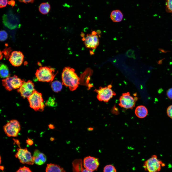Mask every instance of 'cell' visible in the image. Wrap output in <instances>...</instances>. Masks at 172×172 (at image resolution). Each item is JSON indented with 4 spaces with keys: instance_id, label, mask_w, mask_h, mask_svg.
Returning a JSON list of instances; mask_svg holds the SVG:
<instances>
[{
    "instance_id": "6da1fadb",
    "label": "cell",
    "mask_w": 172,
    "mask_h": 172,
    "mask_svg": "<svg viewBox=\"0 0 172 172\" xmlns=\"http://www.w3.org/2000/svg\"><path fill=\"white\" fill-rule=\"evenodd\" d=\"M61 77L62 84L68 87L71 91L75 90L80 84V78L75 70L69 67L64 68Z\"/></svg>"
},
{
    "instance_id": "7a4b0ae2",
    "label": "cell",
    "mask_w": 172,
    "mask_h": 172,
    "mask_svg": "<svg viewBox=\"0 0 172 172\" xmlns=\"http://www.w3.org/2000/svg\"><path fill=\"white\" fill-rule=\"evenodd\" d=\"M54 70L47 66L40 67L37 70L35 75L38 80L40 81L50 82L54 79L57 73H54Z\"/></svg>"
},
{
    "instance_id": "3957f363",
    "label": "cell",
    "mask_w": 172,
    "mask_h": 172,
    "mask_svg": "<svg viewBox=\"0 0 172 172\" xmlns=\"http://www.w3.org/2000/svg\"><path fill=\"white\" fill-rule=\"evenodd\" d=\"M27 99L30 107L35 111L43 110L45 105L41 93L35 90Z\"/></svg>"
},
{
    "instance_id": "277c9868",
    "label": "cell",
    "mask_w": 172,
    "mask_h": 172,
    "mask_svg": "<svg viewBox=\"0 0 172 172\" xmlns=\"http://www.w3.org/2000/svg\"><path fill=\"white\" fill-rule=\"evenodd\" d=\"M165 165L156 155H153L145 162L143 166L145 170L148 172H158L161 170L162 167Z\"/></svg>"
},
{
    "instance_id": "5b68a950",
    "label": "cell",
    "mask_w": 172,
    "mask_h": 172,
    "mask_svg": "<svg viewBox=\"0 0 172 172\" xmlns=\"http://www.w3.org/2000/svg\"><path fill=\"white\" fill-rule=\"evenodd\" d=\"M111 84L107 86L102 87L100 86L97 89H95L94 91L97 93V97L100 101L108 102L113 96L116 95V93L112 90Z\"/></svg>"
},
{
    "instance_id": "8992f818",
    "label": "cell",
    "mask_w": 172,
    "mask_h": 172,
    "mask_svg": "<svg viewBox=\"0 0 172 172\" xmlns=\"http://www.w3.org/2000/svg\"><path fill=\"white\" fill-rule=\"evenodd\" d=\"M2 84L6 90L10 91L13 89H19L25 81L14 75L12 76H10L4 78L2 80Z\"/></svg>"
},
{
    "instance_id": "52a82bcc",
    "label": "cell",
    "mask_w": 172,
    "mask_h": 172,
    "mask_svg": "<svg viewBox=\"0 0 172 172\" xmlns=\"http://www.w3.org/2000/svg\"><path fill=\"white\" fill-rule=\"evenodd\" d=\"M138 98L131 96L129 92L123 93L119 99V106L127 109H132L135 107Z\"/></svg>"
},
{
    "instance_id": "ba28073f",
    "label": "cell",
    "mask_w": 172,
    "mask_h": 172,
    "mask_svg": "<svg viewBox=\"0 0 172 172\" xmlns=\"http://www.w3.org/2000/svg\"><path fill=\"white\" fill-rule=\"evenodd\" d=\"M5 134L8 137H16L17 136L21 129L19 122L16 119L9 121L3 127Z\"/></svg>"
},
{
    "instance_id": "9c48e42d",
    "label": "cell",
    "mask_w": 172,
    "mask_h": 172,
    "mask_svg": "<svg viewBox=\"0 0 172 172\" xmlns=\"http://www.w3.org/2000/svg\"><path fill=\"white\" fill-rule=\"evenodd\" d=\"M17 151L15 155V156L19 159L20 162L30 165L34 164L32 156L27 148L23 149L20 147L17 148Z\"/></svg>"
},
{
    "instance_id": "30bf717a",
    "label": "cell",
    "mask_w": 172,
    "mask_h": 172,
    "mask_svg": "<svg viewBox=\"0 0 172 172\" xmlns=\"http://www.w3.org/2000/svg\"><path fill=\"white\" fill-rule=\"evenodd\" d=\"M35 90L34 83L31 81H24L22 86L17 90L24 98H28Z\"/></svg>"
},
{
    "instance_id": "8fae6325",
    "label": "cell",
    "mask_w": 172,
    "mask_h": 172,
    "mask_svg": "<svg viewBox=\"0 0 172 172\" xmlns=\"http://www.w3.org/2000/svg\"><path fill=\"white\" fill-rule=\"evenodd\" d=\"M82 40L86 48L93 49H95L99 44L98 36L91 33L87 34L85 38H83Z\"/></svg>"
},
{
    "instance_id": "7c38bea8",
    "label": "cell",
    "mask_w": 172,
    "mask_h": 172,
    "mask_svg": "<svg viewBox=\"0 0 172 172\" xmlns=\"http://www.w3.org/2000/svg\"><path fill=\"white\" fill-rule=\"evenodd\" d=\"M99 164L98 159L89 156L83 160V166L85 168L93 171L97 170Z\"/></svg>"
},
{
    "instance_id": "4fadbf2b",
    "label": "cell",
    "mask_w": 172,
    "mask_h": 172,
    "mask_svg": "<svg viewBox=\"0 0 172 172\" xmlns=\"http://www.w3.org/2000/svg\"><path fill=\"white\" fill-rule=\"evenodd\" d=\"M24 56L20 51H13L9 56V61L12 65L16 67L20 66L23 61Z\"/></svg>"
},
{
    "instance_id": "5bb4252c",
    "label": "cell",
    "mask_w": 172,
    "mask_h": 172,
    "mask_svg": "<svg viewBox=\"0 0 172 172\" xmlns=\"http://www.w3.org/2000/svg\"><path fill=\"white\" fill-rule=\"evenodd\" d=\"M32 157L34 163L38 165L43 164L47 160L45 155L37 149L34 150Z\"/></svg>"
},
{
    "instance_id": "9a60e30c",
    "label": "cell",
    "mask_w": 172,
    "mask_h": 172,
    "mask_svg": "<svg viewBox=\"0 0 172 172\" xmlns=\"http://www.w3.org/2000/svg\"><path fill=\"white\" fill-rule=\"evenodd\" d=\"M135 113L136 116L140 118H143L147 116L148 110L145 106L141 105L137 106L135 109Z\"/></svg>"
},
{
    "instance_id": "2e32d148",
    "label": "cell",
    "mask_w": 172,
    "mask_h": 172,
    "mask_svg": "<svg viewBox=\"0 0 172 172\" xmlns=\"http://www.w3.org/2000/svg\"><path fill=\"white\" fill-rule=\"evenodd\" d=\"M110 17L113 22H119L122 20L123 18V15L120 11L116 10L113 11L111 12Z\"/></svg>"
},
{
    "instance_id": "e0dca14e",
    "label": "cell",
    "mask_w": 172,
    "mask_h": 172,
    "mask_svg": "<svg viewBox=\"0 0 172 172\" xmlns=\"http://www.w3.org/2000/svg\"><path fill=\"white\" fill-rule=\"evenodd\" d=\"M45 172H65V171L63 168L60 166L50 163L47 164Z\"/></svg>"
},
{
    "instance_id": "ac0fdd59",
    "label": "cell",
    "mask_w": 172,
    "mask_h": 172,
    "mask_svg": "<svg viewBox=\"0 0 172 172\" xmlns=\"http://www.w3.org/2000/svg\"><path fill=\"white\" fill-rule=\"evenodd\" d=\"M82 162L81 159H76L72 162L73 172H82L83 169L82 166Z\"/></svg>"
},
{
    "instance_id": "d6986e66",
    "label": "cell",
    "mask_w": 172,
    "mask_h": 172,
    "mask_svg": "<svg viewBox=\"0 0 172 172\" xmlns=\"http://www.w3.org/2000/svg\"><path fill=\"white\" fill-rule=\"evenodd\" d=\"M50 8V5L48 2H43L40 4L38 9L41 13L45 15L49 12Z\"/></svg>"
},
{
    "instance_id": "ffe728a7",
    "label": "cell",
    "mask_w": 172,
    "mask_h": 172,
    "mask_svg": "<svg viewBox=\"0 0 172 172\" xmlns=\"http://www.w3.org/2000/svg\"><path fill=\"white\" fill-rule=\"evenodd\" d=\"M0 77L5 78L9 76L8 68L7 66L4 64L0 65Z\"/></svg>"
},
{
    "instance_id": "44dd1931",
    "label": "cell",
    "mask_w": 172,
    "mask_h": 172,
    "mask_svg": "<svg viewBox=\"0 0 172 172\" xmlns=\"http://www.w3.org/2000/svg\"><path fill=\"white\" fill-rule=\"evenodd\" d=\"M62 84L59 81H55L52 82L51 86L53 91L58 92L61 90L62 88Z\"/></svg>"
},
{
    "instance_id": "7402d4cb",
    "label": "cell",
    "mask_w": 172,
    "mask_h": 172,
    "mask_svg": "<svg viewBox=\"0 0 172 172\" xmlns=\"http://www.w3.org/2000/svg\"><path fill=\"white\" fill-rule=\"evenodd\" d=\"M103 172H117V171L114 166L111 165H108L104 167Z\"/></svg>"
},
{
    "instance_id": "603a6c76",
    "label": "cell",
    "mask_w": 172,
    "mask_h": 172,
    "mask_svg": "<svg viewBox=\"0 0 172 172\" xmlns=\"http://www.w3.org/2000/svg\"><path fill=\"white\" fill-rule=\"evenodd\" d=\"M46 105L52 107H55L57 105L55 99L52 97H50L45 103Z\"/></svg>"
},
{
    "instance_id": "cb8c5ba5",
    "label": "cell",
    "mask_w": 172,
    "mask_h": 172,
    "mask_svg": "<svg viewBox=\"0 0 172 172\" xmlns=\"http://www.w3.org/2000/svg\"><path fill=\"white\" fill-rule=\"evenodd\" d=\"M166 10L168 12H172V0H167L166 4Z\"/></svg>"
},
{
    "instance_id": "d4e9b609",
    "label": "cell",
    "mask_w": 172,
    "mask_h": 172,
    "mask_svg": "<svg viewBox=\"0 0 172 172\" xmlns=\"http://www.w3.org/2000/svg\"><path fill=\"white\" fill-rule=\"evenodd\" d=\"M8 38V34L5 30H1L0 32V40L1 41H5Z\"/></svg>"
},
{
    "instance_id": "484cf974",
    "label": "cell",
    "mask_w": 172,
    "mask_h": 172,
    "mask_svg": "<svg viewBox=\"0 0 172 172\" xmlns=\"http://www.w3.org/2000/svg\"><path fill=\"white\" fill-rule=\"evenodd\" d=\"M16 172H32L30 169L25 166L20 167Z\"/></svg>"
},
{
    "instance_id": "4316f807",
    "label": "cell",
    "mask_w": 172,
    "mask_h": 172,
    "mask_svg": "<svg viewBox=\"0 0 172 172\" xmlns=\"http://www.w3.org/2000/svg\"><path fill=\"white\" fill-rule=\"evenodd\" d=\"M167 113L168 116L172 119V105H170L167 108Z\"/></svg>"
},
{
    "instance_id": "83f0119b",
    "label": "cell",
    "mask_w": 172,
    "mask_h": 172,
    "mask_svg": "<svg viewBox=\"0 0 172 172\" xmlns=\"http://www.w3.org/2000/svg\"><path fill=\"white\" fill-rule=\"evenodd\" d=\"M0 7L2 8L6 7L8 4V0H0Z\"/></svg>"
},
{
    "instance_id": "f1b7e54d",
    "label": "cell",
    "mask_w": 172,
    "mask_h": 172,
    "mask_svg": "<svg viewBox=\"0 0 172 172\" xmlns=\"http://www.w3.org/2000/svg\"><path fill=\"white\" fill-rule=\"evenodd\" d=\"M167 95L168 98L172 99V88H170L167 90Z\"/></svg>"
},
{
    "instance_id": "f546056e",
    "label": "cell",
    "mask_w": 172,
    "mask_h": 172,
    "mask_svg": "<svg viewBox=\"0 0 172 172\" xmlns=\"http://www.w3.org/2000/svg\"><path fill=\"white\" fill-rule=\"evenodd\" d=\"M19 1L21 2L27 3H33L34 0H18Z\"/></svg>"
},
{
    "instance_id": "4dcf8cb0",
    "label": "cell",
    "mask_w": 172,
    "mask_h": 172,
    "mask_svg": "<svg viewBox=\"0 0 172 172\" xmlns=\"http://www.w3.org/2000/svg\"><path fill=\"white\" fill-rule=\"evenodd\" d=\"M8 4L13 7L15 5V1L14 0H10L8 1Z\"/></svg>"
},
{
    "instance_id": "1f68e13d",
    "label": "cell",
    "mask_w": 172,
    "mask_h": 172,
    "mask_svg": "<svg viewBox=\"0 0 172 172\" xmlns=\"http://www.w3.org/2000/svg\"><path fill=\"white\" fill-rule=\"evenodd\" d=\"M26 143L27 144L30 145H32L33 144L32 140L29 138L26 140Z\"/></svg>"
},
{
    "instance_id": "d6a6232c",
    "label": "cell",
    "mask_w": 172,
    "mask_h": 172,
    "mask_svg": "<svg viewBox=\"0 0 172 172\" xmlns=\"http://www.w3.org/2000/svg\"><path fill=\"white\" fill-rule=\"evenodd\" d=\"M82 172H93V171H90L85 168V169L83 168Z\"/></svg>"
},
{
    "instance_id": "836d02e7",
    "label": "cell",
    "mask_w": 172,
    "mask_h": 172,
    "mask_svg": "<svg viewBox=\"0 0 172 172\" xmlns=\"http://www.w3.org/2000/svg\"><path fill=\"white\" fill-rule=\"evenodd\" d=\"M48 127L50 129H54L55 128L54 125L52 124H49L48 125Z\"/></svg>"
},
{
    "instance_id": "e575fe53",
    "label": "cell",
    "mask_w": 172,
    "mask_h": 172,
    "mask_svg": "<svg viewBox=\"0 0 172 172\" xmlns=\"http://www.w3.org/2000/svg\"><path fill=\"white\" fill-rule=\"evenodd\" d=\"M94 129L92 127H89L87 129V130L89 131H92Z\"/></svg>"
},
{
    "instance_id": "d590c367",
    "label": "cell",
    "mask_w": 172,
    "mask_h": 172,
    "mask_svg": "<svg viewBox=\"0 0 172 172\" xmlns=\"http://www.w3.org/2000/svg\"><path fill=\"white\" fill-rule=\"evenodd\" d=\"M0 59H1L2 58L3 56L2 54V53L1 51H0Z\"/></svg>"
},
{
    "instance_id": "8d00e7d4",
    "label": "cell",
    "mask_w": 172,
    "mask_h": 172,
    "mask_svg": "<svg viewBox=\"0 0 172 172\" xmlns=\"http://www.w3.org/2000/svg\"><path fill=\"white\" fill-rule=\"evenodd\" d=\"M54 140V138L51 137L50 138V140L51 141H53Z\"/></svg>"
},
{
    "instance_id": "74e56055",
    "label": "cell",
    "mask_w": 172,
    "mask_h": 172,
    "mask_svg": "<svg viewBox=\"0 0 172 172\" xmlns=\"http://www.w3.org/2000/svg\"><path fill=\"white\" fill-rule=\"evenodd\" d=\"M90 54L91 55H92L94 54V53L91 51H90Z\"/></svg>"
}]
</instances>
